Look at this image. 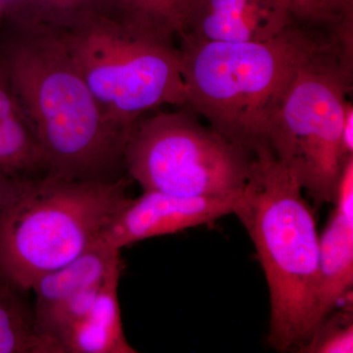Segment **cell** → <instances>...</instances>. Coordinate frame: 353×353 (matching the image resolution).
<instances>
[{"mask_svg": "<svg viewBox=\"0 0 353 353\" xmlns=\"http://www.w3.org/2000/svg\"><path fill=\"white\" fill-rule=\"evenodd\" d=\"M353 34V26L292 23L262 43L181 39L185 108L253 155L271 148L267 127L297 71L320 51ZM272 150V148H271Z\"/></svg>", "mask_w": 353, "mask_h": 353, "instance_id": "7a4b0ae2", "label": "cell"}, {"mask_svg": "<svg viewBox=\"0 0 353 353\" xmlns=\"http://www.w3.org/2000/svg\"><path fill=\"white\" fill-rule=\"evenodd\" d=\"M341 148L343 159L347 160L353 157V106L350 101L345 103L343 113Z\"/></svg>", "mask_w": 353, "mask_h": 353, "instance_id": "ffe728a7", "label": "cell"}, {"mask_svg": "<svg viewBox=\"0 0 353 353\" xmlns=\"http://www.w3.org/2000/svg\"><path fill=\"white\" fill-rule=\"evenodd\" d=\"M30 179L11 178L0 174V211L15 199Z\"/></svg>", "mask_w": 353, "mask_h": 353, "instance_id": "44dd1931", "label": "cell"}, {"mask_svg": "<svg viewBox=\"0 0 353 353\" xmlns=\"http://www.w3.org/2000/svg\"><path fill=\"white\" fill-rule=\"evenodd\" d=\"M0 59L41 150L46 175L82 181L126 175L128 138L104 115L59 30L1 16Z\"/></svg>", "mask_w": 353, "mask_h": 353, "instance_id": "6da1fadb", "label": "cell"}, {"mask_svg": "<svg viewBox=\"0 0 353 353\" xmlns=\"http://www.w3.org/2000/svg\"><path fill=\"white\" fill-rule=\"evenodd\" d=\"M132 181L30 179L0 211V281L20 292L88 250L129 201Z\"/></svg>", "mask_w": 353, "mask_h": 353, "instance_id": "277c9868", "label": "cell"}, {"mask_svg": "<svg viewBox=\"0 0 353 353\" xmlns=\"http://www.w3.org/2000/svg\"><path fill=\"white\" fill-rule=\"evenodd\" d=\"M315 2L334 24L341 25L353 16V0H315Z\"/></svg>", "mask_w": 353, "mask_h": 353, "instance_id": "d6986e66", "label": "cell"}, {"mask_svg": "<svg viewBox=\"0 0 353 353\" xmlns=\"http://www.w3.org/2000/svg\"><path fill=\"white\" fill-rule=\"evenodd\" d=\"M0 353H46L34 312L20 292L0 281Z\"/></svg>", "mask_w": 353, "mask_h": 353, "instance_id": "9a60e30c", "label": "cell"}, {"mask_svg": "<svg viewBox=\"0 0 353 353\" xmlns=\"http://www.w3.org/2000/svg\"><path fill=\"white\" fill-rule=\"evenodd\" d=\"M122 259H116L87 314L54 341V353H136L123 330L118 287Z\"/></svg>", "mask_w": 353, "mask_h": 353, "instance_id": "8fae6325", "label": "cell"}, {"mask_svg": "<svg viewBox=\"0 0 353 353\" xmlns=\"http://www.w3.org/2000/svg\"><path fill=\"white\" fill-rule=\"evenodd\" d=\"M236 199L182 196L143 190L114 215L99 240L115 250L155 236L179 233L233 214Z\"/></svg>", "mask_w": 353, "mask_h": 353, "instance_id": "ba28073f", "label": "cell"}, {"mask_svg": "<svg viewBox=\"0 0 353 353\" xmlns=\"http://www.w3.org/2000/svg\"><path fill=\"white\" fill-rule=\"evenodd\" d=\"M334 208L319 234V278L313 331L352 296L353 211Z\"/></svg>", "mask_w": 353, "mask_h": 353, "instance_id": "7c38bea8", "label": "cell"}, {"mask_svg": "<svg viewBox=\"0 0 353 353\" xmlns=\"http://www.w3.org/2000/svg\"><path fill=\"white\" fill-rule=\"evenodd\" d=\"M285 9L296 22L303 24L338 27L322 12L315 0H273Z\"/></svg>", "mask_w": 353, "mask_h": 353, "instance_id": "ac0fdd59", "label": "cell"}, {"mask_svg": "<svg viewBox=\"0 0 353 353\" xmlns=\"http://www.w3.org/2000/svg\"><path fill=\"white\" fill-rule=\"evenodd\" d=\"M194 0H108L109 8L139 29L175 39Z\"/></svg>", "mask_w": 353, "mask_h": 353, "instance_id": "5bb4252c", "label": "cell"}, {"mask_svg": "<svg viewBox=\"0 0 353 353\" xmlns=\"http://www.w3.org/2000/svg\"><path fill=\"white\" fill-rule=\"evenodd\" d=\"M294 22L273 0H194L178 37L215 43H262Z\"/></svg>", "mask_w": 353, "mask_h": 353, "instance_id": "9c48e42d", "label": "cell"}, {"mask_svg": "<svg viewBox=\"0 0 353 353\" xmlns=\"http://www.w3.org/2000/svg\"><path fill=\"white\" fill-rule=\"evenodd\" d=\"M340 310L331 312L307 340L296 348L299 353L353 352L352 299L345 301Z\"/></svg>", "mask_w": 353, "mask_h": 353, "instance_id": "e0dca14e", "label": "cell"}, {"mask_svg": "<svg viewBox=\"0 0 353 353\" xmlns=\"http://www.w3.org/2000/svg\"><path fill=\"white\" fill-rule=\"evenodd\" d=\"M108 8V0H0L1 15L57 29Z\"/></svg>", "mask_w": 353, "mask_h": 353, "instance_id": "2e32d148", "label": "cell"}, {"mask_svg": "<svg viewBox=\"0 0 353 353\" xmlns=\"http://www.w3.org/2000/svg\"><path fill=\"white\" fill-rule=\"evenodd\" d=\"M0 174L32 179L46 174L43 155L0 59Z\"/></svg>", "mask_w": 353, "mask_h": 353, "instance_id": "4fadbf2b", "label": "cell"}, {"mask_svg": "<svg viewBox=\"0 0 353 353\" xmlns=\"http://www.w3.org/2000/svg\"><path fill=\"white\" fill-rule=\"evenodd\" d=\"M58 30L104 115L128 139L146 111L185 106L174 39L139 29L110 9Z\"/></svg>", "mask_w": 353, "mask_h": 353, "instance_id": "5b68a950", "label": "cell"}, {"mask_svg": "<svg viewBox=\"0 0 353 353\" xmlns=\"http://www.w3.org/2000/svg\"><path fill=\"white\" fill-rule=\"evenodd\" d=\"M303 190L271 148L255 153L233 214L250 236L263 269L269 299L268 343L292 352L314 329L319 232Z\"/></svg>", "mask_w": 353, "mask_h": 353, "instance_id": "3957f363", "label": "cell"}, {"mask_svg": "<svg viewBox=\"0 0 353 353\" xmlns=\"http://www.w3.org/2000/svg\"><path fill=\"white\" fill-rule=\"evenodd\" d=\"M352 48L348 34L305 62L267 127L274 154L317 208L334 201L347 161L341 137L352 90Z\"/></svg>", "mask_w": 353, "mask_h": 353, "instance_id": "8992f818", "label": "cell"}, {"mask_svg": "<svg viewBox=\"0 0 353 353\" xmlns=\"http://www.w3.org/2000/svg\"><path fill=\"white\" fill-rule=\"evenodd\" d=\"M0 16H1V12H0Z\"/></svg>", "mask_w": 353, "mask_h": 353, "instance_id": "7402d4cb", "label": "cell"}, {"mask_svg": "<svg viewBox=\"0 0 353 353\" xmlns=\"http://www.w3.org/2000/svg\"><path fill=\"white\" fill-rule=\"evenodd\" d=\"M253 157L185 108L139 121L127 141L124 167L143 190L236 199Z\"/></svg>", "mask_w": 353, "mask_h": 353, "instance_id": "52a82bcc", "label": "cell"}, {"mask_svg": "<svg viewBox=\"0 0 353 353\" xmlns=\"http://www.w3.org/2000/svg\"><path fill=\"white\" fill-rule=\"evenodd\" d=\"M119 257L120 250L97 240L73 261L39 278L32 288L36 294L32 312L37 334L72 301L101 285Z\"/></svg>", "mask_w": 353, "mask_h": 353, "instance_id": "30bf717a", "label": "cell"}]
</instances>
